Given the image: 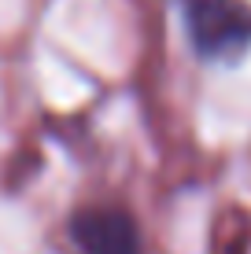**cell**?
Listing matches in <instances>:
<instances>
[{
    "label": "cell",
    "instance_id": "obj_1",
    "mask_svg": "<svg viewBox=\"0 0 251 254\" xmlns=\"http://www.w3.org/2000/svg\"><path fill=\"white\" fill-rule=\"evenodd\" d=\"M185 45L207 66H237L251 56V0H177Z\"/></svg>",
    "mask_w": 251,
    "mask_h": 254
},
{
    "label": "cell",
    "instance_id": "obj_2",
    "mask_svg": "<svg viewBox=\"0 0 251 254\" xmlns=\"http://www.w3.org/2000/svg\"><path fill=\"white\" fill-rule=\"evenodd\" d=\"M74 254H144V232L126 206L92 203L78 206L67 221Z\"/></svg>",
    "mask_w": 251,
    "mask_h": 254
}]
</instances>
